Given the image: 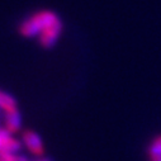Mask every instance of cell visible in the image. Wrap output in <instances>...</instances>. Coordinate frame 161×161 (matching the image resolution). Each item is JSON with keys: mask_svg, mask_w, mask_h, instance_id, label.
Instances as JSON below:
<instances>
[{"mask_svg": "<svg viewBox=\"0 0 161 161\" xmlns=\"http://www.w3.org/2000/svg\"><path fill=\"white\" fill-rule=\"evenodd\" d=\"M148 155H150V157L161 156V136L156 137L151 142V145L148 146Z\"/></svg>", "mask_w": 161, "mask_h": 161, "instance_id": "ba28073f", "label": "cell"}, {"mask_svg": "<svg viewBox=\"0 0 161 161\" xmlns=\"http://www.w3.org/2000/svg\"><path fill=\"white\" fill-rule=\"evenodd\" d=\"M0 161H28V158L19 152H2Z\"/></svg>", "mask_w": 161, "mask_h": 161, "instance_id": "52a82bcc", "label": "cell"}, {"mask_svg": "<svg viewBox=\"0 0 161 161\" xmlns=\"http://www.w3.org/2000/svg\"><path fill=\"white\" fill-rule=\"evenodd\" d=\"M57 22H60V19L53 12L42 10V12H38V13L33 14L28 19H25L20 24L19 32L24 37L39 36L45 29H47L48 27H51L52 24H55Z\"/></svg>", "mask_w": 161, "mask_h": 161, "instance_id": "6da1fadb", "label": "cell"}, {"mask_svg": "<svg viewBox=\"0 0 161 161\" xmlns=\"http://www.w3.org/2000/svg\"><path fill=\"white\" fill-rule=\"evenodd\" d=\"M36 161H51V160H48V158H38Z\"/></svg>", "mask_w": 161, "mask_h": 161, "instance_id": "30bf717a", "label": "cell"}, {"mask_svg": "<svg viewBox=\"0 0 161 161\" xmlns=\"http://www.w3.org/2000/svg\"><path fill=\"white\" fill-rule=\"evenodd\" d=\"M13 109H17V100L13 95H10L7 92L0 90V110L4 113L10 112Z\"/></svg>", "mask_w": 161, "mask_h": 161, "instance_id": "8992f818", "label": "cell"}, {"mask_svg": "<svg viewBox=\"0 0 161 161\" xmlns=\"http://www.w3.org/2000/svg\"><path fill=\"white\" fill-rule=\"evenodd\" d=\"M22 141H23V145L25 146V148L34 156L37 157H41L43 155V142H42V138L39 137L38 133H36L34 131H31V130H27L23 132L22 135Z\"/></svg>", "mask_w": 161, "mask_h": 161, "instance_id": "7a4b0ae2", "label": "cell"}, {"mask_svg": "<svg viewBox=\"0 0 161 161\" xmlns=\"http://www.w3.org/2000/svg\"><path fill=\"white\" fill-rule=\"evenodd\" d=\"M151 161H161V156H155V157H150Z\"/></svg>", "mask_w": 161, "mask_h": 161, "instance_id": "9c48e42d", "label": "cell"}, {"mask_svg": "<svg viewBox=\"0 0 161 161\" xmlns=\"http://www.w3.org/2000/svg\"><path fill=\"white\" fill-rule=\"evenodd\" d=\"M61 31H62L61 20L57 22V23H55V24H52L47 29H45L41 34L38 36V39H39V43H41V46L45 47V48L53 47L55 43L57 42L60 34H61Z\"/></svg>", "mask_w": 161, "mask_h": 161, "instance_id": "3957f363", "label": "cell"}, {"mask_svg": "<svg viewBox=\"0 0 161 161\" xmlns=\"http://www.w3.org/2000/svg\"><path fill=\"white\" fill-rule=\"evenodd\" d=\"M22 142L13 137L7 128H0V153L2 152H20Z\"/></svg>", "mask_w": 161, "mask_h": 161, "instance_id": "277c9868", "label": "cell"}, {"mask_svg": "<svg viewBox=\"0 0 161 161\" xmlns=\"http://www.w3.org/2000/svg\"><path fill=\"white\" fill-rule=\"evenodd\" d=\"M4 123H5V128L13 135L20 131V128H22V115H20L18 108L5 113Z\"/></svg>", "mask_w": 161, "mask_h": 161, "instance_id": "5b68a950", "label": "cell"}]
</instances>
